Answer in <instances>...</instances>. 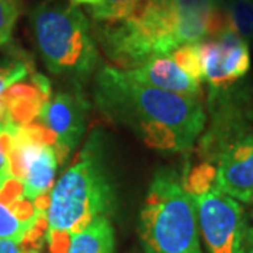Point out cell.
Returning <instances> with one entry per match:
<instances>
[{
	"instance_id": "obj_7",
	"label": "cell",
	"mask_w": 253,
	"mask_h": 253,
	"mask_svg": "<svg viewBox=\"0 0 253 253\" xmlns=\"http://www.w3.org/2000/svg\"><path fill=\"white\" fill-rule=\"evenodd\" d=\"M204 81L210 89H225L244 79L251 69L249 44L226 28L217 38L200 42Z\"/></svg>"
},
{
	"instance_id": "obj_4",
	"label": "cell",
	"mask_w": 253,
	"mask_h": 253,
	"mask_svg": "<svg viewBox=\"0 0 253 253\" xmlns=\"http://www.w3.org/2000/svg\"><path fill=\"white\" fill-rule=\"evenodd\" d=\"M33 36L49 72L83 78L99 63V45L90 21L69 1L38 4L30 16Z\"/></svg>"
},
{
	"instance_id": "obj_11",
	"label": "cell",
	"mask_w": 253,
	"mask_h": 253,
	"mask_svg": "<svg viewBox=\"0 0 253 253\" xmlns=\"http://www.w3.org/2000/svg\"><path fill=\"white\" fill-rule=\"evenodd\" d=\"M134 81L145 83L156 89H162L184 96H201V83L190 78L170 55H162L149 59L138 68L124 69Z\"/></svg>"
},
{
	"instance_id": "obj_18",
	"label": "cell",
	"mask_w": 253,
	"mask_h": 253,
	"mask_svg": "<svg viewBox=\"0 0 253 253\" xmlns=\"http://www.w3.org/2000/svg\"><path fill=\"white\" fill-rule=\"evenodd\" d=\"M30 229L31 226L21 221L11 207L0 200V238L21 242Z\"/></svg>"
},
{
	"instance_id": "obj_16",
	"label": "cell",
	"mask_w": 253,
	"mask_h": 253,
	"mask_svg": "<svg viewBox=\"0 0 253 253\" xmlns=\"http://www.w3.org/2000/svg\"><path fill=\"white\" fill-rule=\"evenodd\" d=\"M34 73L33 63L28 62L26 56L13 55L0 61V100L4 91L14 83L23 81Z\"/></svg>"
},
{
	"instance_id": "obj_14",
	"label": "cell",
	"mask_w": 253,
	"mask_h": 253,
	"mask_svg": "<svg viewBox=\"0 0 253 253\" xmlns=\"http://www.w3.org/2000/svg\"><path fill=\"white\" fill-rule=\"evenodd\" d=\"M228 28L249 45L253 44V6L251 0H229L225 4Z\"/></svg>"
},
{
	"instance_id": "obj_17",
	"label": "cell",
	"mask_w": 253,
	"mask_h": 253,
	"mask_svg": "<svg viewBox=\"0 0 253 253\" xmlns=\"http://www.w3.org/2000/svg\"><path fill=\"white\" fill-rule=\"evenodd\" d=\"M170 56L173 58V61L189 75L190 78H193L194 81L200 82V83L204 82L201 54H200V42L179 46L177 49L173 51Z\"/></svg>"
},
{
	"instance_id": "obj_24",
	"label": "cell",
	"mask_w": 253,
	"mask_h": 253,
	"mask_svg": "<svg viewBox=\"0 0 253 253\" xmlns=\"http://www.w3.org/2000/svg\"><path fill=\"white\" fill-rule=\"evenodd\" d=\"M251 1H252V6H253V0H251Z\"/></svg>"
},
{
	"instance_id": "obj_23",
	"label": "cell",
	"mask_w": 253,
	"mask_h": 253,
	"mask_svg": "<svg viewBox=\"0 0 253 253\" xmlns=\"http://www.w3.org/2000/svg\"><path fill=\"white\" fill-rule=\"evenodd\" d=\"M48 1H54V0H48ZM66 1H69V3H72V4H76V6H81V4H86V6H96V4H99L101 0H66Z\"/></svg>"
},
{
	"instance_id": "obj_3",
	"label": "cell",
	"mask_w": 253,
	"mask_h": 253,
	"mask_svg": "<svg viewBox=\"0 0 253 253\" xmlns=\"http://www.w3.org/2000/svg\"><path fill=\"white\" fill-rule=\"evenodd\" d=\"M144 253H204L197 206L173 169H161L149 184L139 212Z\"/></svg>"
},
{
	"instance_id": "obj_22",
	"label": "cell",
	"mask_w": 253,
	"mask_h": 253,
	"mask_svg": "<svg viewBox=\"0 0 253 253\" xmlns=\"http://www.w3.org/2000/svg\"><path fill=\"white\" fill-rule=\"evenodd\" d=\"M245 245H246V253H253V225L248 226Z\"/></svg>"
},
{
	"instance_id": "obj_9",
	"label": "cell",
	"mask_w": 253,
	"mask_h": 253,
	"mask_svg": "<svg viewBox=\"0 0 253 253\" xmlns=\"http://www.w3.org/2000/svg\"><path fill=\"white\" fill-rule=\"evenodd\" d=\"M51 99V83L41 73H33L10 86L0 100V129L18 128L38 121Z\"/></svg>"
},
{
	"instance_id": "obj_20",
	"label": "cell",
	"mask_w": 253,
	"mask_h": 253,
	"mask_svg": "<svg viewBox=\"0 0 253 253\" xmlns=\"http://www.w3.org/2000/svg\"><path fill=\"white\" fill-rule=\"evenodd\" d=\"M0 253H24V249L17 241L0 238Z\"/></svg>"
},
{
	"instance_id": "obj_19",
	"label": "cell",
	"mask_w": 253,
	"mask_h": 253,
	"mask_svg": "<svg viewBox=\"0 0 253 253\" xmlns=\"http://www.w3.org/2000/svg\"><path fill=\"white\" fill-rule=\"evenodd\" d=\"M17 17V0H0V46L10 42Z\"/></svg>"
},
{
	"instance_id": "obj_12",
	"label": "cell",
	"mask_w": 253,
	"mask_h": 253,
	"mask_svg": "<svg viewBox=\"0 0 253 253\" xmlns=\"http://www.w3.org/2000/svg\"><path fill=\"white\" fill-rule=\"evenodd\" d=\"M66 253H116V232L110 218H96L73 235Z\"/></svg>"
},
{
	"instance_id": "obj_2",
	"label": "cell",
	"mask_w": 253,
	"mask_h": 253,
	"mask_svg": "<svg viewBox=\"0 0 253 253\" xmlns=\"http://www.w3.org/2000/svg\"><path fill=\"white\" fill-rule=\"evenodd\" d=\"M118 194L107 155V139L93 129L76 162L59 177L49 194L46 242L51 253H66L73 235L96 218L116 214Z\"/></svg>"
},
{
	"instance_id": "obj_5",
	"label": "cell",
	"mask_w": 253,
	"mask_h": 253,
	"mask_svg": "<svg viewBox=\"0 0 253 253\" xmlns=\"http://www.w3.org/2000/svg\"><path fill=\"white\" fill-rule=\"evenodd\" d=\"M210 124L197 146L203 162L217 165L229 146L253 132V91L245 83L210 89Z\"/></svg>"
},
{
	"instance_id": "obj_10",
	"label": "cell",
	"mask_w": 253,
	"mask_h": 253,
	"mask_svg": "<svg viewBox=\"0 0 253 253\" xmlns=\"http://www.w3.org/2000/svg\"><path fill=\"white\" fill-rule=\"evenodd\" d=\"M215 166L218 191L239 203H253V132L229 146Z\"/></svg>"
},
{
	"instance_id": "obj_1",
	"label": "cell",
	"mask_w": 253,
	"mask_h": 253,
	"mask_svg": "<svg viewBox=\"0 0 253 253\" xmlns=\"http://www.w3.org/2000/svg\"><path fill=\"white\" fill-rule=\"evenodd\" d=\"M93 100L109 121L132 131L149 148L165 152L193 149L207 124L200 97L148 86L114 66L97 72Z\"/></svg>"
},
{
	"instance_id": "obj_15",
	"label": "cell",
	"mask_w": 253,
	"mask_h": 253,
	"mask_svg": "<svg viewBox=\"0 0 253 253\" xmlns=\"http://www.w3.org/2000/svg\"><path fill=\"white\" fill-rule=\"evenodd\" d=\"M183 177V186L186 191L194 196L204 194L211 189L215 187V177H217V166L212 163L201 162L199 166L193 168L191 170H187Z\"/></svg>"
},
{
	"instance_id": "obj_13",
	"label": "cell",
	"mask_w": 253,
	"mask_h": 253,
	"mask_svg": "<svg viewBox=\"0 0 253 253\" xmlns=\"http://www.w3.org/2000/svg\"><path fill=\"white\" fill-rule=\"evenodd\" d=\"M145 0H101L99 4L89 7L93 23H116L132 17Z\"/></svg>"
},
{
	"instance_id": "obj_6",
	"label": "cell",
	"mask_w": 253,
	"mask_h": 253,
	"mask_svg": "<svg viewBox=\"0 0 253 253\" xmlns=\"http://www.w3.org/2000/svg\"><path fill=\"white\" fill-rule=\"evenodd\" d=\"M200 235L207 253H246L248 222L242 204L215 187L194 196Z\"/></svg>"
},
{
	"instance_id": "obj_8",
	"label": "cell",
	"mask_w": 253,
	"mask_h": 253,
	"mask_svg": "<svg viewBox=\"0 0 253 253\" xmlns=\"http://www.w3.org/2000/svg\"><path fill=\"white\" fill-rule=\"evenodd\" d=\"M86 113L87 103L79 91H58L42 110L38 121L56 138L54 149L58 163H65L81 144L86 131Z\"/></svg>"
},
{
	"instance_id": "obj_21",
	"label": "cell",
	"mask_w": 253,
	"mask_h": 253,
	"mask_svg": "<svg viewBox=\"0 0 253 253\" xmlns=\"http://www.w3.org/2000/svg\"><path fill=\"white\" fill-rule=\"evenodd\" d=\"M9 176H11V173H10L9 158L3 154L1 149H0V186L3 184V181L6 180Z\"/></svg>"
}]
</instances>
